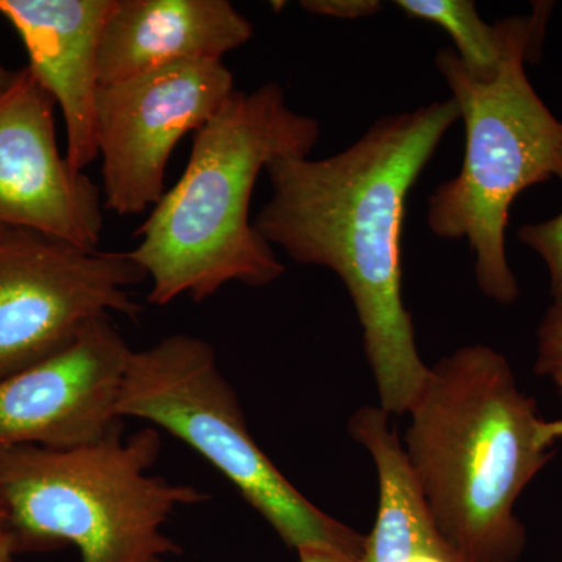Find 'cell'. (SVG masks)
Masks as SVG:
<instances>
[{
	"instance_id": "cell-1",
	"label": "cell",
	"mask_w": 562,
	"mask_h": 562,
	"mask_svg": "<svg viewBox=\"0 0 562 562\" xmlns=\"http://www.w3.org/2000/svg\"><path fill=\"white\" fill-rule=\"evenodd\" d=\"M460 120L452 98L373 122L331 157L277 158L254 224L292 261L330 269L349 292L380 408L406 414L428 375L403 302L406 199Z\"/></svg>"
},
{
	"instance_id": "cell-2",
	"label": "cell",
	"mask_w": 562,
	"mask_h": 562,
	"mask_svg": "<svg viewBox=\"0 0 562 562\" xmlns=\"http://www.w3.org/2000/svg\"><path fill=\"white\" fill-rule=\"evenodd\" d=\"M405 452L446 541L465 562H516L527 530L516 503L552 460L536 402L483 344L428 369L409 412Z\"/></svg>"
},
{
	"instance_id": "cell-3",
	"label": "cell",
	"mask_w": 562,
	"mask_h": 562,
	"mask_svg": "<svg viewBox=\"0 0 562 562\" xmlns=\"http://www.w3.org/2000/svg\"><path fill=\"white\" fill-rule=\"evenodd\" d=\"M319 122L288 105L276 81L235 90L194 133L190 161L135 232L127 251L150 280L149 302L201 303L231 283L268 286L286 268L250 221L258 177L277 158L310 157Z\"/></svg>"
},
{
	"instance_id": "cell-4",
	"label": "cell",
	"mask_w": 562,
	"mask_h": 562,
	"mask_svg": "<svg viewBox=\"0 0 562 562\" xmlns=\"http://www.w3.org/2000/svg\"><path fill=\"white\" fill-rule=\"evenodd\" d=\"M550 11L552 3H539L530 16L495 22L502 61L490 80L472 76L453 49L435 58L464 122L465 151L458 176L428 199V227L438 238L468 239L476 284L503 305L520 295L506 255L509 209L527 188L562 183V121L525 70L538 57Z\"/></svg>"
},
{
	"instance_id": "cell-5",
	"label": "cell",
	"mask_w": 562,
	"mask_h": 562,
	"mask_svg": "<svg viewBox=\"0 0 562 562\" xmlns=\"http://www.w3.org/2000/svg\"><path fill=\"white\" fill-rule=\"evenodd\" d=\"M155 427L70 450L0 453V503L18 549L72 546L79 562H169L183 549L165 532L173 512L206 502L191 484L154 475Z\"/></svg>"
},
{
	"instance_id": "cell-6",
	"label": "cell",
	"mask_w": 562,
	"mask_h": 562,
	"mask_svg": "<svg viewBox=\"0 0 562 562\" xmlns=\"http://www.w3.org/2000/svg\"><path fill=\"white\" fill-rule=\"evenodd\" d=\"M120 416L149 422L191 447L295 552L328 547L362 561L366 536L295 490L255 441L210 342L176 333L149 349L133 350Z\"/></svg>"
},
{
	"instance_id": "cell-7",
	"label": "cell",
	"mask_w": 562,
	"mask_h": 562,
	"mask_svg": "<svg viewBox=\"0 0 562 562\" xmlns=\"http://www.w3.org/2000/svg\"><path fill=\"white\" fill-rule=\"evenodd\" d=\"M144 280L127 251L0 231V380L63 349L92 321L111 313L138 319L143 306L131 288Z\"/></svg>"
},
{
	"instance_id": "cell-8",
	"label": "cell",
	"mask_w": 562,
	"mask_h": 562,
	"mask_svg": "<svg viewBox=\"0 0 562 562\" xmlns=\"http://www.w3.org/2000/svg\"><path fill=\"white\" fill-rule=\"evenodd\" d=\"M235 91L224 61L172 63L99 87L95 147L102 158L103 209L132 216L165 194L169 158Z\"/></svg>"
},
{
	"instance_id": "cell-9",
	"label": "cell",
	"mask_w": 562,
	"mask_h": 562,
	"mask_svg": "<svg viewBox=\"0 0 562 562\" xmlns=\"http://www.w3.org/2000/svg\"><path fill=\"white\" fill-rule=\"evenodd\" d=\"M132 353L110 317H101L50 357L0 380V453L79 449L121 430Z\"/></svg>"
},
{
	"instance_id": "cell-10",
	"label": "cell",
	"mask_w": 562,
	"mask_h": 562,
	"mask_svg": "<svg viewBox=\"0 0 562 562\" xmlns=\"http://www.w3.org/2000/svg\"><path fill=\"white\" fill-rule=\"evenodd\" d=\"M54 98L31 68L0 95V231L20 228L98 250L103 201L98 184L70 168L55 136Z\"/></svg>"
},
{
	"instance_id": "cell-11",
	"label": "cell",
	"mask_w": 562,
	"mask_h": 562,
	"mask_svg": "<svg viewBox=\"0 0 562 562\" xmlns=\"http://www.w3.org/2000/svg\"><path fill=\"white\" fill-rule=\"evenodd\" d=\"M114 0H0L29 55V68L60 106L66 160L85 172L98 158L99 47Z\"/></svg>"
},
{
	"instance_id": "cell-12",
	"label": "cell",
	"mask_w": 562,
	"mask_h": 562,
	"mask_svg": "<svg viewBox=\"0 0 562 562\" xmlns=\"http://www.w3.org/2000/svg\"><path fill=\"white\" fill-rule=\"evenodd\" d=\"M251 36L254 25L228 0H114L99 47V81L179 61H222Z\"/></svg>"
},
{
	"instance_id": "cell-13",
	"label": "cell",
	"mask_w": 562,
	"mask_h": 562,
	"mask_svg": "<svg viewBox=\"0 0 562 562\" xmlns=\"http://www.w3.org/2000/svg\"><path fill=\"white\" fill-rule=\"evenodd\" d=\"M395 5L414 20L439 25L452 38L462 65L482 80L495 76L502 43L495 24L483 21L471 0H397Z\"/></svg>"
},
{
	"instance_id": "cell-14",
	"label": "cell",
	"mask_w": 562,
	"mask_h": 562,
	"mask_svg": "<svg viewBox=\"0 0 562 562\" xmlns=\"http://www.w3.org/2000/svg\"><path fill=\"white\" fill-rule=\"evenodd\" d=\"M517 235L546 265L553 302H562V211L552 220L524 225Z\"/></svg>"
},
{
	"instance_id": "cell-15",
	"label": "cell",
	"mask_w": 562,
	"mask_h": 562,
	"mask_svg": "<svg viewBox=\"0 0 562 562\" xmlns=\"http://www.w3.org/2000/svg\"><path fill=\"white\" fill-rule=\"evenodd\" d=\"M535 372L553 380L562 376V302H553L539 325Z\"/></svg>"
},
{
	"instance_id": "cell-16",
	"label": "cell",
	"mask_w": 562,
	"mask_h": 562,
	"mask_svg": "<svg viewBox=\"0 0 562 562\" xmlns=\"http://www.w3.org/2000/svg\"><path fill=\"white\" fill-rule=\"evenodd\" d=\"M301 7L310 13L335 20H364L382 9L376 0H302Z\"/></svg>"
},
{
	"instance_id": "cell-17",
	"label": "cell",
	"mask_w": 562,
	"mask_h": 562,
	"mask_svg": "<svg viewBox=\"0 0 562 562\" xmlns=\"http://www.w3.org/2000/svg\"><path fill=\"white\" fill-rule=\"evenodd\" d=\"M299 562H361L341 550L328 547H306L297 552Z\"/></svg>"
},
{
	"instance_id": "cell-18",
	"label": "cell",
	"mask_w": 562,
	"mask_h": 562,
	"mask_svg": "<svg viewBox=\"0 0 562 562\" xmlns=\"http://www.w3.org/2000/svg\"><path fill=\"white\" fill-rule=\"evenodd\" d=\"M18 552L16 538L7 522L5 514H0V562H14Z\"/></svg>"
},
{
	"instance_id": "cell-19",
	"label": "cell",
	"mask_w": 562,
	"mask_h": 562,
	"mask_svg": "<svg viewBox=\"0 0 562 562\" xmlns=\"http://www.w3.org/2000/svg\"><path fill=\"white\" fill-rule=\"evenodd\" d=\"M553 382L557 383L558 390H560L562 395V376H558V379H554ZM542 438L543 441L549 443V446H553L554 442L562 439V417L561 419L552 422L543 420Z\"/></svg>"
},
{
	"instance_id": "cell-20",
	"label": "cell",
	"mask_w": 562,
	"mask_h": 562,
	"mask_svg": "<svg viewBox=\"0 0 562 562\" xmlns=\"http://www.w3.org/2000/svg\"><path fill=\"white\" fill-rule=\"evenodd\" d=\"M14 74L16 72H10V70H7L2 65H0V95L9 90L11 81L14 79Z\"/></svg>"
},
{
	"instance_id": "cell-21",
	"label": "cell",
	"mask_w": 562,
	"mask_h": 562,
	"mask_svg": "<svg viewBox=\"0 0 562 562\" xmlns=\"http://www.w3.org/2000/svg\"><path fill=\"white\" fill-rule=\"evenodd\" d=\"M0 514H5L3 513L2 503H0Z\"/></svg>"
}]
</instances>
